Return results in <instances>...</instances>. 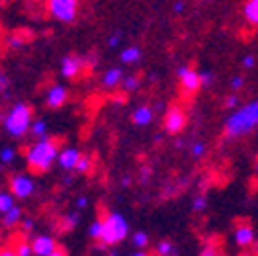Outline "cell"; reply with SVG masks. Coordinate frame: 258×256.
Here are the masks:
<instances>
[{
  "label": "cell",
  "instance_id": "1",
  "mask_svg": "<svg viewBox=\"0 0 258 256\" xmlns=\"http://www.w3.org/2000/svg\"><path fill=\"white\" fill-rule=\"evenodd\" d=\"M258 130V101H250L248 105L238 107L223 125L225 140H240Z\"/></svg>",
  "mask_w": 258,
  "mask_h": 256
},
{
  "label": "cell",
  "instance_id": "2",
  "mask_svg": "<svg viewBox=\"0 0 258 256\" xmlns=\"http://www.w3.org/2000/svg\"><path fill=\"white\" fill-rule=\"evenodd\" d=\"M59 146L57 142L45 138V140H37L35 144H31L25 152V160H27V166L37 172L43 174L47 170H51L53 162H57V156H59Z\"/></svg>",
  "mask_w": 258,
  "mask_h": 256
},
{
  "label": "cell",
  "instance_id": "3",
  "mask_svg": "<svg viewBox=\"0 0 258 256\" xmlns=\"http://www.w3.org/2000/svg\"><path fill=\"white\" fill-rule=\"evenodd\" d=\"M5 132L11 138H25L31 132V125H33V111L27 103H19L13 105L11 111L5 115Z\"/></svg>",
  "mask_w": 258,
  "mask_h": 256
},
{
  "label": "cell",
  "instance_id": "4",
  "mask_svg": "<svg viewBox=\"0 0 258 256\" xmlns=\"http://www.w3.org/2000/svg\"><path fill=\"white\" fill-rule=\"evenodd\" d=\"M127 236H129V223H127V219L119 211H111L103 219V236H101V242L105 246H117Z\"/></svg>",
  "mask_w": 258,
  "mask_h": 256
},
{
  "label": "cell",
  "instance_id": "5",
  "mask_svg": "<svg viewBox=\"0 0 258 256\" xmlns=\"http://www.w3.org/2000/svg\"><path fill=\"white\" fill-rule=\"evenodd\" d=\"M47 13L59 23H72L78 15V0H47Z\"/></svg>",
  "mask_w": 258,
  "mask_h": 256
},
{
  "label": "cell",
  "instance_id": "6",
  "mask_svg": "<svg viewBox=\"0 0 258 256\" xmlns=\"http://www.w3.org/2000/svg\"><path fill=\"white\" fill-rule=\"evenodd\" d=\"M35 190H37V186H35V180H33V176H31V174L19 172V174H13V176H11V193H13L19 201L33 197Z\"/></svg>",
  "mask_w": 258,
  "mask_h": 256
},
{
  "label": "cell",
  "instance_id": "7",
  "mask_svg": "<svg viewBox=\"0 0 258 256\" xmlns=\"http://www.w3.org/2000/svg\"><path fill=\"white\" fill-rule=\"evenodd\" d=\"M88 66V61L80 55H66L61 59V76L68 78V80H74L80 76V72Z\"/></svg>",
  "mask_w": 258,
  "mask_h": 256
},
{
  "label": "cell",
  "instance_id": "8",
  "mask_svg": "<svg viewBox=\"0 0 258 256\" xmlns=\"http://www.w3.org/2000/svg\"><path fill=\"white\" fill-rule=\"evenodd\" d=\"M184 127H186V115H184V111L178 109V107H172L166 113V117H164V130L168 134L176 136V134H180L184 130Z\"/></svg>",
  "mask_w": 258,
  "mask_h": 256
},
{
  "label": "cell",
  "instance_id": "9",
  "mask_svg": "<svg viewBox=\"0 0 258 256\" xmlns=\"http://www.w3.org/2000/svg\"><path fill=\"white\" fill-rule=\"evenodd\" d=\"M176 76H178L180 86L184 88V92H197L201 88V76H199V72L190 70L188 66H178Z\"/></svg>",
  "mask_w": 258,
  "mask_h": 256
},
{
  "label": "cell",
  "instance_id": "10",
  "mask_svg": "<svg viewBox=\"0 0 258 256\" xmlns=\"http://www.w3.org/2000/svg\"><path fill=\"white\" fill-rule=\"evenodd\" d=\"M68 97H70V92H68L66 86H63V84H53V86L45 92V105H47L49 109H59V107L66 105Z\"/></svg>",
  "mask_w": 258,
  "mask_h": 256
},
{
  "label": "cell",
  "instance_id": "11",
  "mask_svg": "<svg viewBox=\"0 0 258 256\" xmlns=\"http://www.w3.org/2000/svg\"><path fill=\"white\" fill-rule=\"evenodd\" d=\"M80 158H82L80 150L70 146V148H63V150L59 152V156H57V164H59L61 170L72 172V170H76V164H78V160H80Z\"/></svg>",
  "mask_w": 258,
  "mask_h": 256
},
{
  "label": "cell",
  "instance_id": "12",
  "mask_svg": "<svg viewBox=\"0 0 258 256\" xmlns=\"http://www.w3.org/2000/svg\"><path fill=\"white\" fill-rule=\"evenodd\" d=\"M234 240L240 248H248L256 242V232L252 226H248V223H244V226H238L236 232H234Z\"/></svg>",
  "mask_w": 258,
  "mask_h": 256
},
{
  "label": "cell",
  "instance_id": "13",
  "mask_svg": "<svg viewBox=\"0 0 258 256\" xmlns=\"http://www.w3.org/2000/svg\"><path fill=\"white\" fill-rule=\"evenodd\" d=\"M33 254L35 256H45V254H49V252H53V250H57V244H55V240L51 238V236H37V238H33Z\"/></svg>",
  "mask_w": 258,
  "mask_h": 256
},
{
  "label": "cell",
  "instance_id": "14",
  "mask_svg": "<svg viewBox=\"0 0 258 256\" xmlns=\"http://www.w3.org/2000/svg\"><path fill=\"white\" fill-rule=\"evenodd\" d=\"M123 78H125L123 70H121L119 66H113V68H109V70L103 74L101 82H103V86H105V88H109V90H111V88H117V86H121Z\"/></svg>",
  "mask_w": 258,
  "mask_h": 256
},
{
  "label": "cell",
  "instance_id": "15",
  "mask_svg": "<svg viewBox=\"0 0 258 256\" xmlns=\"http://www.w3.org/2000/svg\"><path fill=\"white\" fill-rule=\"evenodd\" d=\"M152 119H154V109L148 107V105L138 107V109L134 111V115H132V121H134V125H138V127H146V125H150Z\"/></svg>",
  "mask_w": 258,
  "mask_h": 256
},
{
  "label": "cell",
  "instance_id": "16",
  "mask_svg": "<svg viewBox=\"0 0 258 256\" xmlns=\"http://www.w3.org/2000/svg\"><path fill=\"white\" fill-rule=\"evenodd\" d=\"M140 57H142V49H140L138 45H129V47H125V49L121 51V55H119L121 63H125V66H132V63L140 61Z\"/></svg>",
  "mask_w": 258,
  "mask_h": 256
},
{
  "label": "cell",
  "instance_id": "17",
  "mask_svg": "<svg viewBox=\"0 0 258 256\" xmlns=\"http://www.w3.org/2000/svg\"><path fill=\"white\" fill-rule=\"evenodd\" d=\"M19 221H23V209H21L19 205H15L13 209H9V211L3 215V226H7V228L17 226Z\"/></svg>",
  "mask_w": 258,
  "mask_h": 256
},
{
  "label": "cell",
  "instance_id": "18",
  "mask_svg": "<svg viewBox=\"0 0 258 256\" xmlns=\"http://www.w3.org/2000/svg\"><path fill=\"white\" fill-rule=\"evenodd\" d=\"M244 19L258 27V0H246V5H244Z\"/></svg>",
  "mask_w": 258,
  "mask_h": 256
},
{
  "label": "cell",
  "instance_id": "19",
  "mask_svg": "<svg viewBox=\"0 0 258 256\" xmlns=\"http://www.w3.org/2000/svg\"><path fill=\"white\" fill-rule=\"evenodd\" d=\"M15 205H17V197L11 193V190H0V213L5 215Z\"/></svg>",
  "mask_w": 258,
  "mask_h": 256
},
{
  "label": "cell",
  "instance_id": "20",
  "mask_svg": "<svg viewBox=\"0 0 258 256\" xmlns=\"http://www.w3.org/2000/svg\"><path fill=\"white\" fill-rule=\"evenodd\" d=\"M31 134H33L37 140H45L47 138V123L43 119H35L33 125H31Z\"/></svg>",
  "mask_w": 258,
  "mask_h": 256
},
{
  "label": "cell",
  "instance_id": "21",
  "mask_svg": "<svg viewBox=\"0 0 258 256\" xmlns=\"http://www.w3.org/2000/svg\"><path fill=\"white\" fill-rule=\"evenodd\" d=\"M15 158H17V150L13 146H3L0 148V162L3 164H11Z\"/></svg>",
  "mask_w": 258,
  "mask_h": 256
},
{
  "label": "cell",
  "instance_id": "22",
  "mask_svg": "<svg viewBox=\"0 0 258 256\" xmlns=\"http://www.w3.org/2000/svg\"><path fill=\"white\" fill-rule=\"evenodd\" d=\"M140 78L138 76H125L123 78V82H121V88L125 90V92H136L138 88H140Z\"/></svg>",
  "mask_w": 258,
  "mask_h": 256
},
{
  "label": "cell",
  "instance_id": "23",
  "mask_svg": "<svg viewBox=\"0 0 258 256\" xmlns=\"http://www.w3.org/2000/svg\"><path fill=\"white\" fill-rule=\"evenodd\" d=\"M156 252H158L160 256H172V254L176 252V246H174L172 242H168V240H162V242H158Z\"/></svg>",
  "mask_w": 258,
  "mask_h": 256
},
{
  "label": "cell",
  "instance_id": "24",
  "mask_svg": "<svg viewBox=\"0 0 258 256\" xmlns=\"http://www.w3.org/2000/svg\"><path fill=\"white\" fill-rule=\"evenodd\" d=\"M15 252H17L19 256H33V244H29L27 240H17Z\"/></svg>",
  "mask_w": 258,
  "mask_h": 256
},
{
  "label": "cell",
  "instance_id": "25",
  "mask_svg": "<svg viewBox=\"0 0 258 256\" xmlns=\"http://www.w3.org/2000/svg\"><path fill=\"white\" fill-rule=\"evenodd\" d=\"M90 168H92V158H90V156H82V158L78 160V164H76V170H74V172H78V174H86V172H90Z\"/></svg>",
  "mask_w": 258,
  "mask_h": 256
},
{
  "label": "cell",
  "instance_id": "26",
  "mask_svg": "<svg viewBox=\"0 0 258 256\" xmlns=\"http://www.w3.org/2000/svg\"><path fill=\"white\" fill-rule=\"evenodd\" d=\"M88 236H90V238H94V240H101V236H103V221H101V219H96V221H92V223H90V228H88Z\"/></svg>",
  "mask_w": 258,
  "mask_h": 256
},
{
  "label": "cell",
  "instance_id": "27",
  "mask_svg": "<svg viewBox=\"0 0 258 256\" xmlns=\"http://www.w3.org/2000/svg\"><path fill=\"white\" fill-rule=\"evenodd\" d=\"M132 240H134V246H136V248H140V250H142V248H146V246L150 244V236H148L146 232H136Z\"/></svg>",
  "mask_w": 258,
  "mask_h": 256
},
{
  "label": "cell",
  "instance_id": "28",
  "mask_svg": "<svg viewBox=\"0 0 258 256\" xmlns=\"http://www.w3.org/2000/svg\"><path fill=\"white\" fill-rule=\"evenodd\" d=\"M78 223H80V213H78V211H72V213H68L66 217H63V226L70 228V230L76 228Z\"/></svg>",
  "mask_w": 258,
  "mask_h": 256
},
{
  "label": "cell",
  "instance_id": "29",
  "mask_svg": "<svg viewBox=\"0 0 258 256\" xmlns=\"http://www.w3.org/2000/svg\"><path fill=\"white\" fill-rule=\"evenodd\" d=\"M205 152H207V146H205L203 142H195V144L190 146V154L195 156V158H203Z\"/></svg>",
  "mask_w": 258,
  "mask_h": 256
},
{
  "label": "cell",
  "instance_id": "30",
  "mask_svg": "<svg viewBox=\"0 0 258 256\" xmlns=\"http://www.w3.org/2000/svg\"><path fill=\"white\" fill-rule=\"evenodd\" d=\"M7 45H9L11 49H19V47L25 45V39H23L21 35H11V37L7 39Z\"/></svg>",
  "mask_w": 258,
  "mask_h": 256
},
{
  "label": "cell",
  "instance_id": "31",
  "mask_svg": "<svg viewBox=\"0 0 258 256\" xmlns=\"http://www.w3.org/2000/svg\"><path fill=\"white\" fill-rule=\"evenodd\" d=\"M205 207H207V199L205 197H195V199H192V211H195V213L205 211Z\"/></svg>",
  "mask_w": 258,
  "mask_h": 256
},
{
  "label": "cell",
  "instance_id": "32",
  "mask_svg": "<svg viewBox=\"0 0 258 256\" xmlns=\"http://www.w3.org/2000/svg\"><path fill=\"white\" fill-rule=\"evenodd\" d=\"M199 76H201V86H211V84H213V72L201 70Z\"/></svg>",
  "mask_w": 258,
  "mask_h": 256
},
{
  "label": "cell",
  "instance_id": "33",
  "mask_svg": "<svg viewBox=\"0 0 258 256\" xmlns=\"http://www.w3.org/2000/svg\"><path fill=\"white\" fill-rule=\"evenodd\" d=\"M121 43V31H117V33H113L111 37H109V41H107V45L111 47V49H115L117 45Z\"/></svg>",
  "mask_w": 258,
  "mask_h": 256
},
{
  "label": "cell",
  "instance_id": "34",
  "mask_svg": "<svg viewBox=\"0 0 258 256\" xmlns=\"http://www.w3.org/2000/svg\"><path fill=\"white\" fill-rule=\"evenodd\" d=\"M33 228H35V221L33 219H23L21 221V230L27 234V232H33Z\"/></svg>",
  "mask_w": 258,
  "mask_h": 256
},
{
  "label": "cell",
  "instance_id": "35",
  "mask_svg": "<svg viewBox=\"0 0 258 256\" xmlns=\"http://www.w3.org/2000/svg\"><path fill=\"white\" fill-rule=\"evenodd\" d=\"M244 84H246V80H244L242 76H234V78H232V82H230V86H232L234 90H240V88H244Z\"/></svg>",
  "mask_w": 258,
  "mask_h": 256
},
{
  "label": "cell",
  "instance_id": "36",
  "mask_svg": "<svg viewBox=\"0 0 258 256\" xmlns=\"http://www.w3.org/2000/svg\"><path fill=\"white\" fill-rule=\"evenodd\" d=\"M242 66H244L246 70H250V68H254V66H256V59H254V55H246V57L242 59Z\"/></svg>",
  "mask_w": 258,
  "mask_h": 256
},
{
  "label": "cell",
  "instance_id": "37",
  "mask_svg": "<svg viewBox=\"0 0 258 256\" xmlns=\"http://www.w3.org/2000/svg\"><path fill=\"white\" fill-rule=\"evenodd\" d=\"M238 103H240L238 94H232V97L225 99V107H230V109H236V107H238Z\"/></svg>",
  "mask_w": 258,
  "mask_h": 256
},
{
  "label": "cell",
  "instance_id": "38",
  "mask_svg": "<svg viewBox=\"0 0 258 256\" xmlns=\"http://www.w3.org/2000/svg\"><path fill=\"white\" fill-rule=\"evenodd\" d=\"M201 256H221V254L217 252V248H215V246H205V248H203V252H201Z\"/></svg>",
  "mask_w": 258,
  "mask_h": 256
},
{
  "label": "cell",
  "instance_id": "39",
  "mask_svg": "<svg viewBox=\"0 0 258 256\" xmlns=\"http://www.w3.org/2000/svg\"><path fill=\"white\" fill-rule=\"evenodd\" d=\"M7 88H9V76L5 72H0V94H3Z\"/></svg>",
  "mask_w": 258,
  "mask_h": 256
},
{
  "label": "cell",
  "instance_id": "40",
  "mask_svg": "<svg viewBox=\"0 0 258 256\" xmlns=\"http://www.w3.org/2000/svg\"><path fill=\"white\" fill-rule=\"evenodd\" d=\"M76 207H78V211H80V209H86V207H88V197H84V195L78 197V199H76Z\"/></svg>",
  "mask_w": 258,
  "mask_h": 256
},
{
  "label": "cell",
  "instance_id": "41",
  "mask_svg": "<svg viewBox=\"0 0 258 256\" xmlns=\"http://www.w3.org/2000/svg\"><path fill=\"white\" fill-rule=\"evenodd\" d=\"M148 178H150V168H148V166H144V168H142V174H140L142 184H146V182H148Z\"/></svg>",
  "mask_w": 258,
  "mask_h": 256
},
{
  "label": "cell",
  "instance_id": "42",
  "mask_svg": "<svg viewBox=\"0 0 258 256\" xmlns=\"http://www.w3.org/2000/svg\"><path fill=\"white\" fill-rule=\"evenodd\" d=\"M174 13H176V15L184 13V3H182V0H178V3H174Z\"/></svg>",
  "mask_w": 258,
  "mask_h": 256
},
{
  "label": "cell",
  "instance_id": "43",
  "mask_svg": "<svg viewBox=\"0 0 258 256\" xmlns=\"http://www.w3.org/2000/svg\"><path fill=\"white\" fill-rule=\"evenodd\" d=\"M0 256H19V254H17L15 250H7V248H5V250H0Z\"/></svg>",
  "mask_w": 258,
  "mask_h": 256
},
{
  "label": "cell",
  "instance_id": "44",
  "mask_svg": "<svg viewBox=\"0 0 258 256\" xmlns=\"http://www.w3.org/2000/svg\"><path fill=\"white\" fill-rule=\"evenodd\" d=\"M45 256H68V254L57 248V250H53V252H49V254H45Z\"/></svg>",
  "mask_w": 258,
  "mask_h": 256
},
{
  "label": "cell",
  "instance_id": "45",
  "mask_svg": "<svg viewBox=\"0 0 258 256\" xmlns=\"http://www.w3.org/2000/svg\"><path fill=\"white\" fill-rule=\"evenodd\" d=\"M129 182H132V178H129V176H123L121 178V186H129Z\"/></svg>",
  "mask_w": 258,
  "mask_h": 256
},
{
  "label": "cell",
  "instance_id": "46",
  "mask_svg": "<svg viewBox=\"0 0 258 256\" xmlns=\"http://www.w3.org/2000/svg\"><path fill=\"white\" fill-rule=\"evenodd\" d=\"M88 63H90V66H96V55H94V53H90V57H88Z\"/></svg>",
  "mask_w": 258,
  "mask_h": 256
},
{
  "label": "cell",
  "instance_id": "47",
  "mask_svg": "<svg viewBox=\"0 0 258 256\" xmlns=\"http://www.w3.org/2000/svg\"><path fill=\"white\" fill-rule=\"evenodd\" d=\"M72 180H74V178H72V174H68L66 178H63V184H72Z\"/></svg>",
  "mask_w": 258,
  "mask_h": 256
},
{
  "label": "cell",
  "instance_id": "48",
  "mask_svg": "<svg viewBox=\"0 0 258 256\" xmlns=\"http://www.w3.org/2000/svg\"><path fill=\"white\" fill-rule=\"evenodd\" d=\"M132 256H148L146 252H136V254H132Z\"/></svg>",
  "mask_w": 258,
  "mask_h": 256
},
{
  "label": "cell",
  "instance_id": "49",
  "mask_svg": "<svg viewBox=\"0 0 258 256\" xmlns=\"http://www.w3.org/2000/svg\"><path fill=\"white\" fill-rule=\"evenodd\" d=\"M109 256H119V252H109Z\"/></svg>",
  "mask_w": 258,
  "mask_h": 256
},
{
  "label": "cell",
  "instance_id": "50",
  "mask_svg": "<svg viewBox=\"0 0 258 256\" xmlns=\"http://www.w3.org/2000/svg\"><path fill=\"white\" fill-rule=\"evenodd\" d=\"M256 172H258V162H256Z\"/></svg>",
  "mask_w": 258,
  "mask_h": 256
},
{
  "label": "cell",
  "instance_id": "51",
  "mask_svg": "<svg viewBox=\"0 0 258 256\" xmlns=\"http://www.w3.org/2000/svg\"><path fill=\"white\" fill-rule=\"evenodd\" d=\"M205 3H213V0H205Z\"/></svg>",
  "mask_w": 258,
  "mask_h": 256
},
{
  "label": "cell",
  "instance_id": "52",
  "mask_svg": "<svg viewBox=\"0 0 258 256\" xmlns=\"http://www.w3.org/2000/svg\"><path fill=\"white\" fill-rule=\"evenodd\" d=\"M242 256H250V254H242Z\"/></svg>",
  "mask_w": 258,
  "mask_h": 256
},
{
  "label": "cell",
  "instance_id": "53",
  "mask_svg": "<svg viewBox=\"0 0 258 256\" xmlns=\"http://www.w3.org/2000/svg\"><path fill=\"white\" fill-rule=\"evenodd\" d=\"M158 256H160V254H158Z\"/></svg>",
  "mask_w": 258,
  "mask_h": 256
}]
</instances>
